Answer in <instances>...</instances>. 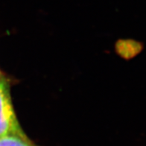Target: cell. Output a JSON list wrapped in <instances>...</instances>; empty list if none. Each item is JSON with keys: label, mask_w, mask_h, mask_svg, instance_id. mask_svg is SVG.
Returning a JSON list of instances; mask_svg holds the SVG:
<instances>
[{"label": "cell", "mask_w": 146, "mask_h": 146, "mask_svg": "<svg viewBox=\"0 0 146 146\" xmlns=\"http://www.w3.org/2000/svg\"><path fill=\"white\" fill-rule=\"evenodd\" d=\"M0 146H37L25 134H11L0 137Z\"/></svg>", "instance_id": "2"}, {"label": "cell", "mask_w": 146, "mask_h": 146, "mask_svg": "<svg viewBox=\"0 0 146 146\" xmlns=\"http://www.w3.org/2000/svg\"><path fill=\"white\" fill-rule=\"evenodd\" d=\"M11 134H25L16 116L8 81L0 78V137Z\"/></svg>", "instance_id": "1"}, {"label": "cell", "mask_w": 146, "mask_h": 146, "mask_svg": "<svg viewBox=\"0 0 146 146\" xmlns=\"http://www.w3.org/2000/svg\"><path fill=\"white\" fill-rule=\"evenodd\" d=\"M2 77V75H1V72H0V78H1Z\"/></svg>", "instance_id": "3"}]
</instances>
